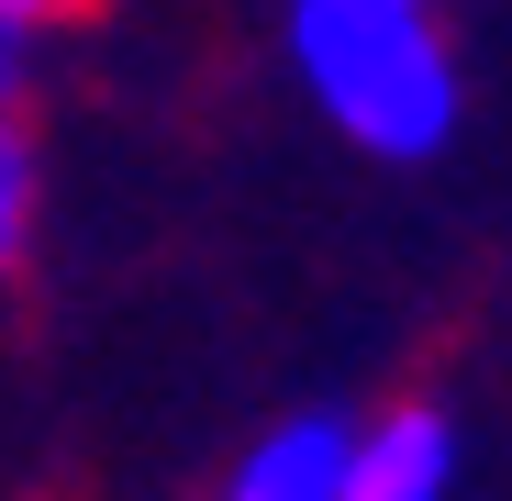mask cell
Here are the masks:
<instances>
[{"instance_id":"1","label":"cell","mask_w":512,"mask_h":501,"mask_svg":"<svg viewBox=\"0 0 512 501\" xmlns=\"http://www.w3.org/2000/svg\"><path fill=\"white\" fill-rule=\"evenodd\" d=\"M279 56L301 78V101L379 167L446 156L468 123L446 0H279Z\"/></svg>"},{"instance_id":"2","label":"cell","mask_w":512,"mask_h":501,"mask_svg":"<svg viewBox=\"0 0 512 501\" xmlns=\"http://www.w3.org/2000/svg\"><path fill=\"white\" fill-rule=\"evenodd\" d=\"M457 412L446 401H390L346 435V479L334 501H457Z\"/></svg>"},{"instance_id":"3","label":"cell","mask_w":512,"mask_h":501,"mask_svg":"<svg viewBox=\"0 0 512 501\" xmlns=\"http://www.w3.org/2000/svg\"><path fill=\"white\" fill-rule=\"evenodd\" d=\"M346 412H279L268 435H256L223 479V501H334V479H346Z\"/></svg>"},{"instance_id":"4","label":"cell","mask_w":512,"mask_h":501,"mask_svg":"<svg viewBox=\"0 0 512 501\" xmlns=\"http://www.w3.org/2000/svg\"><path fill=\"white\" fill-rule=\"evenodd\" d=\"M34 212H45V167H34V134L0 123V279L34 257Z\"/></svg>"},{"instance_id":"5","label":"cell","mask_w":512,"mask_h":501,"mask_svg":"<svg viewBox=\"0 0 512 501\" xmlns=\"http://www.w3.org/2000/svg\"><path fill=\"white\" fill-rule=\"evenodd\" d=\"M78 12V0H0V123H12V101H23V78H34V56H45V34Z\"/></svg>"}]
</instances>
